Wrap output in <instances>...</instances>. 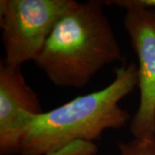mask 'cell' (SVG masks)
<instances>
[{
  "label": "cell",
  "mask_w": 155,
  "mask_h": 155,
  "mask_svg": "<svg viewBox=\"0 0 155 155\" xmlns=\"http://www.w3.org/2000/svg\"><path fill=\"white\" fill-rule=\"evenodd\" d=\"M138 87V67L133 62L115 69L110 84L78 96L52 110L29 115L20 155H45L78 140L95 142L108 129L131 122L120 102Z\"/></svg>",
  "instance_id": "cell-1"
},
{
  "label": "cell",
  "mask_w": 155,
  "mask_h": 155,
  "mask_svg": "<svg viewBox=\"0 0 155 155\" xmlns=\"http://www.w3.org/2000/svg\"><path fill=\"white\" fill-rule=\"evenodd\" d=\"M104 5L78 2L52 30L35 63L57 87L83 88L105 66L124 63Z\"/></svg>",
  "instance_id": "cell-2"
},
{
  "label": "cell",
  "mask_w": 155,
  "mask_h": 155,
  "mask_svg": "<svg viewBox=\"0 0 155 155\" xmlns=\"http://www.w3.org/2000/svg\"><path fill=\"white\" fill-rule=\"evenodd\" d=\"M77 4L74 0H1L3 60L17 67L35 62L56 23Z\"/></svg>",
  "instance_id": "cell-3"
},
{
  "label": "cell",
  "mask_w": 155,
  "mask_h": 155,
  "mask_svg": "<svg viewBox=\"0 0 155 155\" xmlns=\"http://www.w3.org/2000/svg\"><path fill=\"white\" fill-rule=\"evenodd\" d=\"M126 10L124 28L138 58V110L130 122L134 138H155V10L134 0L104 1Z\"/></svg>",
  "instance_id": "cell-4"
},
{
  "label": "cell",
  "mask_w": 155,
  "mask_h": 155,
  "mask_svg": "<svg viewBox=\"0 0 155 155\" xmlns=\"http://www.w3.org/2000/svg\"><path fill=\"white\" fill-rule=\"evenodd\" d=\"M38 95L21 67L0 61V155L20 154L29 115L42 113Z\"/></svg>",
  "instance_id": "cell-5"
},
{
  "label": "cell",
  "mask_w": 155,
  "mask_h": 155,
  "mask_svg": "<svg viewBox=\"0 0 155 155\" xmlns=\"http://www.w3.org/2000/svg\"><path fill=\"white\" fill-rule=\"evenodd\" d=\"M119 155H155V138H134L118 142Z\"/></svg>",
  "instance_id": "cell-6"
},
{
  "label": "cell",
  "mask_w": 155,
  "mask_h": 155,
  "mask_svg": "<svg viewBox=\"0 0 155 155\" xmlns=\"http://www.w3.org/2000/svg\"><path fill=\"white\" fill-rule=\"evenodd\" d=\"M97 153L98 147L95 142L78 140L45 155H97Z\"/></svg>",
  "instance_id": "cell-7"
},
{
  "label": "cell",
  "mask_w": 155,
  "mask_h": 155,
  "mask_svg": "<svg viewBox=\"0 0 155 155\" xmlns=\"http://www.w3.org/2000/svg\"><path fill=\"white\" fill-rule=\"evenodd\" d=\"M134 1L140 5L155 10V0H134Z\"/></svg>",
  "instance_id": "cell-8"
}]
</instances>
